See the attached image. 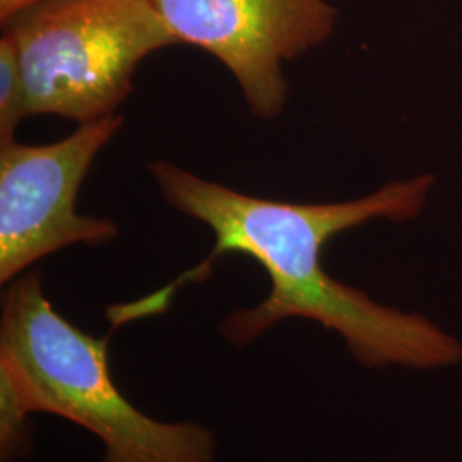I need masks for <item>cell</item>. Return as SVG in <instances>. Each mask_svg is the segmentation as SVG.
Listing matches in <instances>:
<instances>
[{
    "label": "cell",
    "instance_id": "3957f363",
    "mask_svg": "<svg viewBox=\"0 0 462 462\" xmlns=\"http://www.w3.org/2000/svg\"><path fill=\"white\" fill-rule=\"evenodd\" d=\"M2 23L30 116L81 124L116 116L139 64L180 45L152 0H38Z\"/></svg>",
    "mask_w": 462,
    "mask_h": 462
},
{
    "label": "cell",
    "instance_id": "5b68a950",
    "mask_svg": "<svg viewBox=\"0 0 462 462\" xmlns=\"http://www.w3.org/2000/svg\"><path fill=\"white\" fill-rule=\"evenodd\" d=\"M180 43L230 70L250 114L280 116L290 95L284 64L329 40L339 13L329 0H152Z\"/></svg>",
    "mask_w": 462,
    "mask_h": 462
},
{
    "label": "cell",
    "instance_id": "52a82bcc",
    "mask_svg": "<svg viewBox=\"0 0 462 462\" xmlns=\"http://www.w3.org/2000/svg\"><path fill=\"white\" fill-rule=\"evenodd\" d=\"M38 0H0V21L16 14L17 11L24 9L26 5L34 4Z\"/></svg>",
    "mask_w": 462,
    "mask_h": 462
},
{
    "label": "cell",
    "instance_id": "8992f818",
    "mask_svg": "<svg viewBox=\"0 0 462 462\" xmlns=\"http://www.w3.org/2000/svg\"><path fill=\"white\" fill-rule=\"evenodd\" d=\"M26 112V89L13 42L0 38V144L14 141V134Z\"/></svg>",
    "mask_w": 462,
    "mask_h": 462
},
{
    "label": "cell",
    "instance_id": "6da1fadb",
    "mask_svg": "<svg viewBox=\"0 0 462 462\" xmlns=\"http://www.w3.org/2000/svg\"><path fill=\"white\" fill-rule=\"evenodd\" d=\"M148 168L173 209L213 231L215 247L162 290L110 307L108 319L116 328L163 314L185 284L209 278L219 257L240 254L264 269L271 288L263 301L231 312L219 324L223 339L233 346L252 345L282 320L307 319L339 334L365 368L439 370L461 362L457 337L425 315L382 305L332 278L322 264L324 247L336 235L374 219L404 223L421 215L435 187L431 173L387 183L351 200L288 202L248 196L166 160H154Z\"/></svg>",
    "mask_w": 462,
    "mask_h": 462
},
{
    "label": "cell",
    "instance_id": "7a4b0ae2",
    "mask_svg": "<svg viewBox=\"0 0 462 462\" xmlns=\"http://www.w3.org/2000/svg\"><path fill=\"white\" fill-rule=\"evenodd\" d=\"M110 339L59 314L42 274L7 284L0 315V459L32 452L30 416L72 421L103 444V462H215L217 439L196 421H160L124 396L110 372Z\"/></svg>",
    "mask_w": 462,
    "mask_h": 462
},
{
    "label": "cell",
    "instance_id": "277c9868",
    "mask_svg": "<svg viewBox=\"0 0 462 462\" xmlns=\"http://www.w3.org/2000/svg\"><path fill=\"white\" fill-rule=\"evenodd\" d=\"M124 124L120 114L81 124L50 144H0V282L70 245H103L116 221L78 211L84 177Z\"/></svg>",
    "mask_w": 462,
    "mask_h": 462
}]
</instances>
